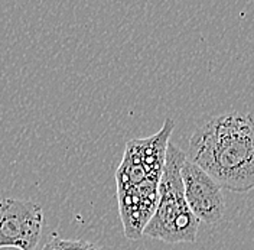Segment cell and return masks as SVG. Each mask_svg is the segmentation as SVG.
Returning <instances> with one entry per match:
<instances>
[{
	"label": "cell",
	"instance_id": "obj_3",
	"mask_svg": "<svg viewBox=\"0 0 254 250\" xmlns=\"http://www.w3.org/2000/svg\"><path fill=\"white\" fill-rule=\"evenodd\" d=\"M174 126V120L166 117L162 129L153 136L127 142L122 164L116 171L117 188L159 184Z\"/></svg>",
	"mask_w": 254,
	"mask_h": 250
},
{
	"label": "cell",
	"instance_id": "obj_4",
	"mask_svg": "<svg viewBox=\"0 0 254 250\" xmlns=\"http://www.w3.org/2000/svg\"><path fill=\"white\" fill-rule=\"evenodd\" d=\"M44 226V211L31 200H0V248L35 250Z\"/></svg>",
	"mask_w": 254,
	"mask_h": 250
},
{
	"label": "cell",
	"instance_id": "obj_1",
	"mask_svg": "<svg viewBox=\"0 0 254 250\" xmlns=\"http://www.w3.org/2000/svg\"><path fill=\"white\" fill-rule=\"evenodd\" d=\"M187 158L218 185L233 192L254 189V117L225 113L198 127Z\"/></svg>",
	"mask_w": 254,
	"mask_h": 250
},
{
	"label": "cell",
	"instance_id": "obj_5",
	"mask_svg": "<svg viewBox=\"0 0 254 250\" xmlns=\"http://www.w3.org/2000/svg\"><path fill=\"white\" fill-rule=\"evenodd\" d=\"M181 176L185 200L196 220L206 224L221 221L225 213L222 188L188 158L182 165Z\"/></svg>",
	"mask_w": 254,
	"mask_h": 250
},
{
	"label": "cell",
	"instance_id": "obj_6",
	"mask_svg": "<svg viewBox=\"0 0 254 250\" xmlns=\"http://www.w3.org/2000/svg\"><path fill=\"white\" fill-rule=\"evenodd\" d=\"M41 250H103L87 240H68L54 237Z\"/></svg>",
	"mask_w": 254,
	"mask_h": 250
},
{
	"label": "cell",
	"instance_id": "obj_2",
	"mask_svg": "<svg viewBox=\"0 0 254 250\" xmlns=\"http://www.w3.org/2000/svg\"><path fill=\"white\" fill-rule=\"evenodd\" d=\"M185 159L187 154L169 142L159 181L158 204L143 235L172 245L193 243L196 240L199 221L187 204L181 176Z\"/></svg>",
	"mask_w": 254,
	"mask_h": 250
}]
</instances>
